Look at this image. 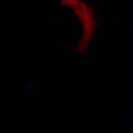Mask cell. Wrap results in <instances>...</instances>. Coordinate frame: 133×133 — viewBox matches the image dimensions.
I'll return each mask as SVG.
<instances>
[{"label": "cell", "mask_w": 133, "mask_h": 133, "mask_svg": "<svg viewBox=\"0 0 133 133\" xmlns=\"http://www.w3.org/2000/svg\"><path fill=\"white\" fill-rule=\"evenodd\" d=\"M61 6L69 7L82 25V35L79 40L77 51L85 52L92 41L96 26V20L92 9L82 0H61Z\"/></svg>", "instance_id": "6da1fadb"}]
</instances>
